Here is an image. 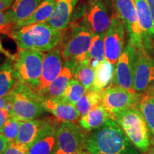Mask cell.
Wrapping results in <instances>:
<instances>
[{
  "mask_svg": "<svg viewBox=\"0 0 154 154\" xmlns=\"http://www.w3.org/2000/svg\"><path fill=\"white\" fill-rule=\"evenodd\" d=\"M78 0H56L53 14L47 24L58 30H64L74 14Z\"/></svg>",
  "mask_w": 154,
  "mask_h": 154,
  "instance_id": "2e32d148",
  "label": "cell"
},
{
  "mask_svg": "<svg viewBox=\"0 0 154 154\" xmlns=\"http://www.w3.org/2000/svg\"><path fill=\"white\" fill-rule=\"evenodd\" d=\"M64 61L62 48L59 44L44 54L41 79L36 91L43 94L62 71Z\"/></svg>",
  "mask_w": 154,
  "mask_h": 154,
  "instance_id": "5bb4252c",
  "label": "cell"
},
{
  "mask_svg": "<svg viewBox=\"0 0 154 154\" xmlns=\"http://www.w3.org/2000/svg\"><path fill=\"white\" fill-rule=\"evenodd\" d=\"M3 154H29L27 146L19 144L16 141L9 142Z\"/></svg>",
  "mask_w": 154,
  "mask_h": 154,
  "instance_id": "1f68e13d",
  "label": "cell"
},
{
  "mask_svg": "<svg viewBox=\"0 0 154 154\" xmlns=\"http://www.w3.org/2000/svg\"><path fill=\"white\" fill-rule=\"evenodd\" d=\"M136 148L113 119L94 129L85 145L86 151L92 154H138Z\"/></svg>",
  "mask_w": 154,
  "mask_h": 154,
  "instance_id": "6da1fadb",
  "label": "cell"
},
{
  "mask_svg": "<svg viewBox=\"0 0 154 154\" xmlns=\"http://www.w3.org/2000/svg\"><path fill=\"white\" fill-rule=\"evenodd\" d=\"M8 95L12 103L9 117L26 121L36 119L44 112L42 94L22 82L17 81Z\"/></svg>",
  "mask_w": 154,
  "mask_h": 154,
  "instance_id": "277c9868",
  "label": "cell"
},
{
  "mask_svg": "<svg viewBox=\"0 0 154 154\" xmlns=\"http://www.w3.org/2000/svg\"><path fill=\"white\" fill-rule=\"evenodd\" d=\"M14 1V0H5V4L7 5L8 7H9L11 5V3H12V2Z\"/></svg>",
  "mask_w": 154,
  "mask_h": 154,
  "instance_id": "f35d334b",
  "label": "cell"
},
{
  "mask_svg": "<svg viewBox=\"0 0 154 154\" xmlns=\"http://www.w3.org/2000/svg\"><path fill=\"white\" fill-rule=\"evenodd\" d=\"M102 92L91 86L84 94L75 106V109L78 113L79 118L101 105Z\"/></svg>",
  "mask_w": 154,
  "mask_h": 154,
  "instance_id": "484cf974",
  "label": "cell"
},
{
  "mask_svg": "<svg viewBox=\"0 0 154 154\" xmlns=\"http://www.w3.org/2000/svg\"><path fill=\"white\" fill-rule=\"evenodd\" d=\"M61 123L53 117L46 118L45 124L37 138L29 146V154H54Z\"/></svg>",
  "mask_w": 154,
  "mask_h": 154,
  "instance_id": "9a60e30c",
  "label": "cell"
},
{
  "mask_svg": "<svg viewBox=\"0 0 154 154\" xmlns=\"http://www.w3.org/2000/svg\"><path fill=\"white\" fill-rule=\"evenodd\" d=\"M140 94L131 92L111 84L102 92L101 105L111 115L112 119L117 113L129 109H138Z\"/></svg>",
  "mask_w": 154,
  "mask_h": 154,
  "instance_id": "30bf717a",
  "label": "cell"
},
{
  "mask_svg": "<svg viewBox=\"0 0 154 154\" xmlns=\"http://www.w3.org/2000/svg\"><path fill=\"white\" fill-rule=\"evenodd\" d=\"M154 81V59L145 47L137 49L134 69V89L144 92Z\"/></svg>",
  "mask_w": 154,
  "mask_h": 154,
  "instance_id": "4fadbf2b",
  "label": "cell"
},
{
  "mask_svg": "<svg viewBox=\"0 0 154 154\" xmlns=\"http://www.w3.org/2000/svg\"><path fill=\"white\" fill-rule=\"evenodd\" d=\"M74 60L64 61V64L60 74L50 84L42 95L54 99L60 100L69 83L74 79V69L77 64Z\"/></svg>",
  "mask_w": 154,
  "mask_h": 154,
  "instance_id": "e0dca14e",
  "label": "cell"
},
{
  "mask_svg": "<svg viewBox=\"0 0 154 154\" xmlns=\"http://www.w3.org/2000/svg\"><path fill=\"white\" fill-rule=\"evenodd\" d=\"M69 25L70 30L59 43L62 48L63 61L85 62L94 34L82 20L71 21Z\"/></svg>",
  "mask_w": 154,
  "mask_h": 154,
  "instance_id": "3957f363",
  "label": "cell"
},
{
  "mask_svg": "<svg viewBox=\"0 0 154 154\" xmlns=\"http://www.w3.org/2000/svg\"><path fill=\"white\" fill-rule=\"evenodd\" d=\"M114 120L134 145L146 152L149 148L150 136L148 126L138 109H129L117 113Z\"/></svg>",
  "mask_w": 154,
  "mask_h": 154,
  "instance_id": "8992f818",
  "label": "cell"
},
{
  "mask_svg": "<svg viewBox=\"0 0 154 154\" xmlns=\"http://www.w3.org/2000/svg\"><path fill=\"white\" fill-rule=\"evenodd\" d=\"M138 22L146 39V47H151V38H154V22L146 0H134Z\"/></svg>",
  "mask_w": 154,
  "mask_h": 154,
  "instance_id": "44dd1931",
  "label": "cell"
},
{
  "mask_svg": "<svg viewBox=\"0 0 154 154\" xmlns=\"http://www.w3.org/2000/svg\"><path fill=\"white\" fill-rule=\"evenodd\" d=\"M9 102V97L8 95L4 96V97H1V96H0V110H1V109H5L7 104H8Z\"/></svg>",
  "mask_w": 154,
  "mask_h": 154,
  "instance_id": "d590c367",
  "label": "cell"
},
{
  "mask_svg": "<svg viewBox=\"0 0 154 154\" xmlns=\"http://www.w3.org/2000/svg\"><path fill=\"white\" fill-rule=\"evenodd\" d=\"M43 0H14L6 11L12 24L28 19L35 11Z\"/></svg>",
  "mask_w": 154,
  "mask_h": 154,
  "instance_id": "d6986e66",
  "label": "cell"
},
{
  "mask_svg": "<svg viewBox=\"0 0 154 154\" xmlns=\"http://www.w3.org/2000/svg\"><path fill=\"white\" fill-rule=\"evenodd\" d=\"M21 121L15 117H9L2 128L0 134H2L9 142L15 141L18 136Z\"/></svg>",
  "mask_w": 154,
  "mask_h": 154,
  "instance_id": "4dcf8cb0",
  "label": "cell"
},
{
  "mask_svg": "<svg viewBox=\"0 0 154 154\" xmlns=\"http://www.w3.org/2000/svg\"><path fill=\"white\" fill-rule=\"evenodd\" d=\"M137 49L128 42L116 63L114 76L111 84L135 93L134 89V63Z\"/></svg>",
  "mask_w": 154,
  "mask_h": 154,
  "instance_id": "8fae6325",
  "label": "cell"
},
{
  "mask_svg": "<svg viewBox=\"0 0 154 154\" xmlns=\"http://www.w3.org/2000/svg\"><path fill=\"white\" fill-rule=\"evenodd\" d=\"M9 144L8 140L0 134V154H3Z\"/></svg>",
  "mask_w": 154,
  "mask_h": 154,
  "instance_id": "e575fe53",
  "label": "cell"
},
{
  "mask_svg": "<svg viewBox=\"0 0 154 154\" xmlns=\"http://www.w3.org/2000/svg\"><path fill=\"white\" fill-rule=\"evenodd\" d=\"M9 115L8 111L6 110L5 109L0 110V131L2 128L4 124H5L6 121L9 119Z\"/></svg>",
  "mask_w": 154,
  "mask_h": 154,
  "instance_id": "836d02e7",
  "label": "cell"
},
{
  "mask_svg": "<svg viewBox=\"0 0 154 154\" xmlns=\"http://www.w3.org/2000/svg\"><path fill=\"white\" fill-rule=\"evenodd\" d=\"M0 51H2L3 52L6 53L5 51H3V49H2V44H1V41H0Z\"/></svg>",
  "mask_w": 154,
  "mask_h": 154,
  "instance_id": "ab89813d",
  "label": "cell"
},
{
  "mask_svg": "<svg viewBox=\"0 0 154 154\" xmlns=\"http://www.w3.org/2000/svg\"><path fill=\"white\" fill-rule=\"evenodd\" d=\"M151 154H154V147L153 148V149H152V151H151Z\"/></svg>",
  "mask_w": 154,
  "mask_h": 154,
  "instance_id": "b9f144b4",
  "label": "cell"
},
{
  "mask_svg": "<svg viewBox=\"0 0 154 154\" xmlns=\"http://www.w3.org/2000/svg\"><path fill=\"white\" fill-rule=\"evenodd\" d=\"M46 123V119L21 121L18 136L15 141L29 148L39 135Z\"/></svg>",
  "mask_w": 154,
  "mask_h": 154,
  "instance_id": "ffe728a7",
  "label": "cell"
},
{
  "mask_svg": "<svg viewBox=\"0 0 154 154\" xmlns=\"http://www.w3.org/2000/svg\"><path fill=\"white\" fill-rule=\"evenodd\" d=\"M43 51L35 49L19 50L12 57L17 79L33 89H37L41 79Z\"/></svg>",
  "mask_w": 154,
  "mask_h": 154,
  "instance_id": "5b68a950",
  "label": "cell"
},
{
  "mask_svg": "<svg viewBox=\"0 0 154 154\" xmlns=\"http://www.w3.org/2000/svg\"><path fill=\"white\" fill-rule=\"evenodd\" d=\"M138 109H140L148 127L154 136V97L150 91H146L140 94Z\"/></svg>",
  "mask_w": 154,
  "mask_h": 154,
  "instance_id": "83f0119b",
  "label": "cell"
},
{
  "mask_svg": "<svg viewBox=\"0 0 154 154\" xmlns=\"http://www.w3.org/2000/svg\"><path fill=\"white\" fill-rule=\"evenodd\" d=\"M17 82L12 57L0 65V96H7Z\"/></svg>",
  "mask_w": 154,
  "mask_h": 154,
  "instance_id": "cb8c5ba5",
  "label": "cell"
},
{
  "mask_svg": "<svg viewBox=\"0 0 154 154\" xmlns=\"http://www.w3.org/2000/svg\"><path fill=\"white\" fill-rule=\"evenodd\" d=\"M82 154H92V153H88V152H87V151H84V152H82Z\"/></svg>",
  "mask_w": 154,
  "mask_h": 154,
  "instance_id": "60d3db41",
  "label": "cell"
},
{
  "mask_svg": "<svg viewBox=\"0 0 154 154\" xmlns=\"http://www.w3.org/2000/svg\"><path fill=\"white\" fill-rule=\"evenodd\" d=\"M148 5H149L150 11H151V17L154 22V0H146Z\"/></svg>",
  "mask_w": 154,
  "mask_h": 154,
  "instance_id": "8d00e7d4",
  "label": "cell"
},
{
  "mask_svg": "<svg viewBox=\"0 0 154 154\" xmlns=\"http://www.w3.org/2000/svg\"><path fill=\"white\" fill-rule=\"evenodd\" d=\"M124 23L116 13L113 14L104 36L106 59L113 65H116L124 50Z\"/></svg>",
  "mask_w": 154,
  "mask_h": 154,
  "instance_id": "7c38bea8",
  "label": "cell"
},
{
  "mask_svg": "<svg viewBox=\"0 0 154 154\" xmlns=\"http://www.w3.org/2000/svg\"><path fill=\"white\" fill-rule=\"evenodd\" d=\"M104 36L105 34H94L92 38L86 60L89 66L94 69L97 66L99 62L106 59Z\"/></svg>",
  "mask_w": 154,
  "mask_h": 154,
  "instance_id": "4316f807",
  "label": "cell"
},
{
  "mask_svg": "<svg viewBox=\"0 0 154 154\" xmlns=\"http://www.w3.org/2000/svg\"><path fill=\"white\" fill-rule=\"evenodd\" d=\"M153 97H154V87H153Z\"/></svg>",
  "mask_w": 154,
  "mask_h": 154,
  "instance_id": "7bdbcfd3",
  "label": "cell"
},
{
  "mask_svg": "<svg viewBox=\"0 0 154 154\" xmlns=\"http://www.w3.org/2000/svg\"><path fill=\"white\" fill-rule=\"evenodd\" d=\"M42 103L44 111L51 113L61 122H76L80 119L75 107L61 100L51 99L42 94Z\"/></svg>",
  "mask_w": 154,
  "mask_h": 154,
  "instance_id": "ac0fdd59",
  "label": "cell"
},
{
  "mask_svg": "<svg viewBox=\"0 0 154 154\" xmlns=\"http://www.w3.org/2000/svg\"><path fill=\"white\" fill-rule=\"evenodd\" d=\"M2 1L4 2H5V0H2Z\"/></svg>",
  "mask_w": 154,
  "mask_h": 154,
  "instance_id": "ee69618b",
  "label": "cell"
},
{
  "mask_svg": "<svg viewBox=\"0 0 154 154\" xmlns=\"http://www.w3.org/2000/svg\"><path fill=\"white\" fill-rule=\"evenodd\" d=\"M8 7H9L8 6L6 5V4L2 1V0H0V10L4 11V10H5V9H7Z\"/></svg>",
  "mask_w": 154,
  "mask_h": 154,
  "instance_id": "74e56055",
  "label": "cell"
},
{
  "mask_svg": "<svg viewBox=\"0 0 154 154\" xmlns=\"http://www.w3.org/2000/svg\"><path fill=\"white\" fill-rule=\"evenodd\" d=\"M73 20H82L94 34H105L111 24L103 0H88L79 8Z\"/></svg>",
  "mask_w": 154,
  "mask_h": 154,
  "instance_id": "9c48e42d",
  "label": "cell"
},
{
  "mask_svg": "<svg viewBox=\"0 0 154 154\" xmlns=\"http://www.w3.org/2000/svg\"><path fill=\"white\" fill-rule=\"evenodd\" d=\"M14 25V24L11 22L7 13L0 10V33L9 35L12 31Z\"/></svg>",
  "mask_w": 154,
  "mask_h": 154,
  "instance_id": "d6a6232c",
  "label": "cell"
},
{
  "mask_svg": "<svg viewBox=\"0 0 154 154\" xmlns=\"http://www.w3.org/2000/svg\"><path fill=\"white\" fill-rule=\"evenodd\" d=\"M110 119H112L111 115L101 105H99L87 114L81 117L79 124L84 129L91 131L101 126Z\"/></svg>",
  "mask_w": 154,
  "mask_h": 154,
  "instance_id": "603a6c76",
  "label": "cell"
},
{
  "mask_svg": "<svg viewBox=\"0 0 154 154\" xmlns=\"http://www.w3.org/2000/svg\"><path fill=\"white\" fill-rule=\"evenodd\" d=\"M115 65L106 59L101 61L94 69V82L92 87L103 91L112 82L115 72Z\"/></svg>",
  "mask_w": 154,
  "mask_h": 154,
  "instance_id": "d4e9b609",
  "label": "cell"
},
{
  "mask_svg": "<svg viewBox=\"0 0 154 154\" xmlns=\"http://www.w3.org/2000/svg\"><path fill=\"white\" fill-rule=\"evenodd\" d=\"M55 1L56 0H43L32 16L24 21L15 24L12 30L14 29L22 28L29 25L47 22L53 14Z\"/></svg>",
  "mask_w": 154,
  "mask_h": 154,
  "instance_id": "7402d4cb",
  "label": "cell"
},
{
  "mask_svg": "<svg viewBox=\"0 0 154 154\" xmlns=\"http://www.w3.org/2000/svg\"><path fill=\"white\" fill-rule=\"evenodd\" d=\"M83 129L76 122H61L54 154H82L87 138Z\"/></svg>",
  "mask_w": 154,
  "mask_h": 154,
  "instance_id": "52a82bcc",
  "label": "cell"
},
{
  "mask_svg": "<svg viewBox=\"0 0 154 154\" xmlns=\"http://www.w3.org/2000/svg\"><path fill=\"white\" fill-rule=\"evenodd\" d=\"M116 14L126 28L129 42L136 49L146 47V39L140 27L134 0H111Z\"/></svg>",
  "mask_w": 154,
  "mask_h": 154,
  "instance_id": "ba28073f",
  "label": "cell"
},
{
  "mask_svg": "<svg viewBox=\"0 0 154 154\" xmlns=\"http://www.w3.org/2000/svg\"><path fill=\"white\" fill-rule=\"evenodd\" d=\"M94 77V69L89 66L87 61L77 63L74 69V79L79 82L86 88V91L93 86Z\"/></svg>",
  "mask_w": 154,
  "mask_h": 154,
  "instance_id": "f546056e",
  "label": "cell"
},
{
  "mask_svg": "<svg viewBox=\"0 0 154 154\" xmlns=\"http://www.w3.org/2000/svg\"><path fill=\"white\" fill-rule=\"evenodd\" d=\"M86 91V88L79 82L72 79L69 83L60 100L75 107Z\"/></svg>",
  "mask_w": 154,
  "mask_h": 154,
  "instance_id": "f1b7e54d",
  "label": "cell"
},
{
  "mask_svg": "<svg viewBox=\"0 0 154 154\" xmlns=\"http://www.w3.org/2000/svg\"><path fill=\"white\" fill-rule=\"evenodd\" d=\"M62 34L61 30L54 29L47 23H42L14 29L9 36L16 42L19 50L49 51L58 45Z\"/></svg>",
  "mask_w": 154,
  "mask_h": 154,
  "instance_id": "7a4b0ae2",
  "label": "cell"
}]
</instances>
